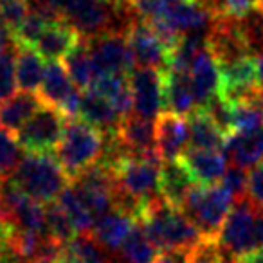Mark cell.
Returning <instances> with one entry per match:
<instances>
[{
  "label": "cell",
  "mask_w": 263,
  "mask_h": 263,
  "mask_svg": "<svg viewBox=\"0 0 263 263\" xmlns=\"http://www.w3.org/2000/svg\"><path fill=\"white\" fill-rule=\"evenodd\" d=\"M195 186H197V180L182 162V159L162 162L161 175H159V195L168 204L180 208L184 198Z\"/></svg>",
  "instance_id": "cell-19"
},
{
  "label": "cell",
  "mask_w": 263,
  "mask_h": 263,
  "mask_svg": "<svg viewBox=\"0 0 263 263\" xmlns=\"http://www.w3.org/2000/svg\"><path fill=\"white\" fill-rule=\"evenodd\" d=\"M220 184L233 193L234 200L245 197V190H247V170L238 168V166H231V168H227L226 175H223Z\"/></svg>",
  "instance_id": "cell-39"
},
{
  "label": "cell",
  "mask_w": 263,
  "mask_h": 263,
  "mask_svg": "<svg viewBox=\"0 0 263 263\" xmlns=\"http://www.w3.org/2000/svg\"><path fill=\"white\" fill-rule=\"evenodd\" d=\"M49 24H51V20H47L45 16L29 11V15L22 20V24L13 31L16 45L18 47H33Z\"/></svg>",
  "instance_id": "cell-35"
},
{
  "label": "cell",
  "mask_w": 263,
  "mask_h": 263,
  "mask_svg": "<svg viewBox=\"0 0 263 263\" xmlns=\"http://www.w3.org/2000/svg\"><path fill=\"white\" fill-rule=\"evenodd\" d=\"M9 180L26 197L40 204H51L58 200L60 195L67 190V182L70 179L54 155L27 154L18 162Z\"/></svg>",
  "instance_id": "cell-2"
},
{
  "label": "cell",
  "mask_w": 263,
  "mask_h": 263,
  "mask_svg": "<svg viewBox=\"0 0 263 263\" xmlns=\"http://www.w3.org/2000/svg\"><path fill=\"white\" fill-rule=\"evenodd\" d=\"M187 124H190V148H197V150H222L223 148L226 136L204 108H197L191 116H187Z\"/></svg>",
  "instance_id": "cell-24"
},
{
  "label": "cell",
  "mask_w": 263,
  "mask_h": 263,
  "mask_svg": "<svg viewBox=\"0 0 263 263\" xmlns=\"http://www.w3.org/2000/svg\"><path fill=\"white\" fill-rule=\"evenodd\" d=\"M208 49L218 65H227L251 56L247 44L240 33L236 16L213 18V24L208 31Z\"/></svg>",
  "instance_id": "cell-11"
},
{
  "label": "cell",
  "mask_w": 263,
  "mask_h": 263,
  "mask_svg": "<svg viewBox=\"0 0 263 263\" xmlns=\"http://www.w3.org/2000/svg\"><path fill=\"white\" fill-rule=\"evenodd\" d=\"M223 256L222 249L218 245V240H204L191 249L190 252V263H218Z\"/></svg>",
  "instance_id": "cell-38"
},
{
  "label": "cell",
  "mask_w": 263,
  "mask_h": 263,
  "mask_svg": "<svg viewBox=\"0 0 263 263\" xmlns=\"http://www.w3.org/2000/svg\"><path fill=\"white\" fill-rule=\"evenodd\" d=\"M101 2H105V4H108V6H116V4H121V2H132V0H101Z\"/></svg>",
  "instance_id": "cell-47"
},
{
  "label": "cell",
  "mask_w": 263,
  "mask_h": 263,
  "mask_svg": "<svg viewBox=\"0 0 263 263\" xmlns=\"http://www.w3.org/2000/svg\"><path fill=\"white\" fill-rule=\"evenodd\" d=\"M245 197L258 211L263 213V161L247 170V190Z\"/></svg>",
  "instance_id": "cell-37"
},
{
  "label": "cell",
  "mask_w": 263,
  "mask_h": 263,
  "mask_svg": "<svg viewBox=\"0 0 263 263\" xmlns=\"http://www.w3.org/2000/svg\"><path fill=\"white\" fill-rule=\"evenodd\" d=\"M218 263H240L236 258H233V256H227V254H223L222 258H220V261Z\"/></svg>",
  "instance_id": "cell-45"
},
{
  "label": "cell",
  "mask_w": 263,
  "mask_h": 263,
  "mask_svg": "<svg viewBox=\"0 0 263 263\" xmlns=\"http://www.w3.org/2000/svg\"><path fill=\"white\" fill-rule=\"evenodd\" d=\"M258 240H259V247H263V213L258 215Z\"/></svg>",
  "instance_id": "cell-44"
},
{
  "label": "cell",
  "mask_w": 263,
  "mask_h": 263,
  "mask_svg": "<svg viewBox=\"0 0 263 263\" xmlns=\"http://www.w3.org/2000/svg\"><path fill=\"white\" fill-rule=\"evenodd\" d=\"M116 263H117V261H116Z\"/></svg>",
  "instance_id": "cell-49"
},
{
  "label": "cell",
  "mask_w": 263,
  "mask_h": 263,
  "mask_svg": "<svg viewBox=\"0 0 263 263\" xmlns=\"http://www.w3.org/2000/svg\"><path fill=\"white\" fill-rule=\"evenodd\" d=\"M256 74H258L256 83H258L259 87H263V56H258V58H256Z\"/></svg>",
  "instance_id": "cell-43"
},
{
  "label": "cell",
  "mask_w": 263,
  "mask_h": 263,
  "mask_svg": "<svg viewBox=\"0 0 263 263\" xmlns=\"http://www.w3.org/2000/svg\"><path fill=\"white\" fill-rule=\"evenodd\" d=\"M259 4H261V2H259ZM261 6H263V4H261Z\"/></svg>",
  "instance_id": "cell-48"
},
{
  "label": "cell",
  "mask_w": 263,
  "mask_h": 263,
  "mask_svg": "<svg viewBox=\"0 0 263 263\" xmlns=\"http://www.w3.org/2000/svg\"><path fill=\"white\" fill-rule=\"evenodd\" d=\"M155 144L162 161H175L190 148V124L182 116L162 110L155 119Z\"/></svg>",
  "instance_id": "cell-13"
},
{
  "label": "cell",
  "mask_w": 263,
  "mask_h": 263,
  "mask_svg": "<svg viewBox=\"0 0 263 263\" xmlns=\"http://www.w3.org/2000/svg\"><path fill=\"white\" fill-rule=\"evenodd\" d=\"M105 148V136L103 132L85 123L83 119L69 117L65 124V132L56 146L58 162L70 180L76 179L87 168L98 164Z\"/></svg>",
  "instance_id": "cell-3"
},
{
  "label": "cell",
  "mask_w": 263,
  "mask_h": 263,
  "mask_svg": "<svg viewBox=\"0 0 263 263\" xmlns=\"http://www.w3.org/2000/svg\"><path fill=\"white\" fill-rule=\"evenodd\" d=\"M88 51L98 76L108 74H124L130 76L136 69V60L128 45L126 34L121 33H103L88 40Z\"/></svg>",
  "instance_id": "cell-8"
},
{
  "label": "cell",
  "mask_w": 263,
  "mask_h": 263,
  "mask_svg": "<svg viewBox=\"0 0 263 263\" xmlns=\"http://www.w3.org/2000/svg\"><path fill=\"white\" fill-rule=\"evenodd\" d=\"M137 223L136 218L124 215L121 211H108L106 215L99 216L94 222V227H92V236L114 254V252L121 251L124 240L128 238V234L132 233L134 226Z\"/></svg>",
  "instance_id": "cell-22"
},
{
  "label": "cell",
  "mask_w": 263,
  "mask_h": 263,
  "mask_svg": "<svg viewBox=\"0 0 263 263\" xmlns=\"http://www.w3.org/2000/svg\"><path fill=\"white\" fill-rule=\"evenodd\" d=\"M44 99L36 92H16L0 105V128L16 136L20 128L44 106Z\"/></svg>",
  "instance_id": "cell-20"
},
{
  "label": "cell",
  "mask_w": 263,
  "mask_h": 263,
  "mask_svg": "<svg viewBox=\"0 0 263 263\" xmlns=\"http://www.w3.org/2000/svg\"><path fill=\"white\" fill-rule=\"evenodd\" d=\"M222 152L231 166L251 170L254 164L263 161V126L258 130L236 132L229 136L223 143Z\"/></svg>",
  "instance_id": "cell-17"
},
{
  "label": "cell",
  "mask_w": 263,
  "mask_h": 263,
  "mask_svg": "<svg viewBox=\"0 0 263 263\" xmlns=\"http://www.w3.org/2000/svg\"><path fill=\"white\" fill-rule=\"evenodd\" d=\"M16 83L22 90L34 92L40 88L44 80L45 65L44 58L33 47H18L16 51Z\"/></svg>",
  "instance_id": "cell-27"
},
{
  "label": "cell",
  "mask_w": 263,
  "mask_h": 263,
  "mask_svg": "<svg viewBox=\"0 0 263 263\" xmlns=\"http://www.w3.org/2000/svg\"><path fill=\"white\" fill-rule=\"evenodd\" d=\"M234 205V197L222 184H197L184 198L182 213L193 222L204 240H218L226 218Z\"/></svg>",
  "instance_id": "cell-4"
},
{
  "label": "cell",
  "mask_w": 263,
  "mask_h": 263,
  "mask_svg": "<svg viewBox=\"0 0 263 263\" xmlns=\"http://www.w3.org/2000/svg\"><path fill=\"white\" fill-rule=\"evenodd\" d=\"M18 51V49H16ZM16 51L0 54V105L8 101L13 94H16Z\"/></svg>",
  "instance_id": "cell-36"
},
{
  "label": "cell",
  "mask_w": 263,
  "mask_h": 263,
  "mask_svg": "<svg viewBox=\"0 0 263 263\" xmlns=\"http://www.w3.org/2000/svg\"><path fill=\"white\" fill-rule=\"evenodd\" d=\"M162 162L164 161L159 155V152L144 155V157L130 155L123 159L114 168L117 186L137 197L139 200L148 202L159 195V175H161Z\"/></svg>",
  "instance_id": "cell-7"
},
{
  "label": "cell",
  "mask_w": 263,
  "mask_h": 263,
  "mask_svg": "<svg viewBox=\"0 0 263 263\" xmlns=\"http://www.w3.org/2000/svg\"><path fill=\"white\" fill-rule=\"evenodd\" d=\"M162 81H164V110L184 117L191 116L198 108L190 74L162 70Z\"/></svg>",
  "instance_id": "cell-21"
},
{
  "label": "cell",
  "mask_w": 263,
  "mask_h": 263,
  "mask_svg": "<svg viewBox=\"0 0 263 263\" xmlns=\"http://www.w3.org/2000/svg\"><path fill=\"white\" fill-rule=\"evenodd\" d=\"M261 211L251 204L247 197L234 200L218 236V245L223 254L241 258L259 249L258 240V215Z\"/></svg>",
  "instance_id": "cell-5"
},
{
  "label": "cell",
  "mask_w": 263,
  "mask_h": 263,
  "mask_svg": "<svg viewBox=\"0 0 263 263\" xmlns=\"http://www.w3.org/2000/svg\"><path fill=\"white\" fill-rule=\"evenodd\" d=\"M45 223H47V234L52 240L60 241L62 245H69L70 240L76 236L72 222L69 220L67 213L62 209L58 202L45 204Z\"/></svg>",
  "instance_id": "cell-32"
},
{
  "label": "cell",
  "mask_w": 263,
  "mask_h": 263,
  "mask_svg": "<svg viewBox=\"0 0 263 263\" xmlns=\"http://www.w3.org/2000/svg\"><path fill=\"white\" fill-rule=\"evenodd\" d=\"M58 204L62 205V209L67 213L69 220L72 222V227L76 231V234H88L92 233L94 227V215L88 211V208L83 204V200L80 198V195L74 191L72 186H67V190L58 197Z\"/></svg>",
  "instance_id": "cell-29"
},
{
  "label": "cell",
  "mask_w": 263,
  "mask_h": 263,
  "mask_svg": "<svg viewBox=\"0 0 263 263\" xmlns=\"http://www.w3.org/2000/svg\"><path fill=\"white\" fill-rule=\"evenodd\" d=\"M67 252L81 263H116L112 252L106 251L90 233L76 234L67 245Z\"/></svg>",
  "instance_id": "cell-31"
},
{
  "label": "cell",
  "mask_w": 263,
  "mask_h": 263,
  "mask_svg": "<svg viewBox=\"0 0 263 263\" xmlns=\"http://www.w3.org/2000/svg\"><path fill=\"white\" fill-rule=\"evenodd\" d=\"M128 45L136 60V67H148V69L166 70L168 67L170 51L161 42L154 27L146 20L139 18L130 27L126 34Z\"/></svg>",
  "instance_id": "cell-12"
},
{
  "label": "cell",
  "mask_w": 263,
  "mask_h": 263,
  "mask_svg": "<svg viewBox=\"0 0 263 263\" xmlns=\"http://www.w3.org/2000/svg\"><path fill=\"white\" fill-rule=\"evenodd\" d=\"M218 67H220V76H222L220 87L222 85H227V87L254 85L256 78H258V74H256V58H252V56Z\"/></svg>",
  "instance_id": "cell-33"
},
{
  "label": "cell",
  "mask_w": 263,
  "mask_h": 263,
  "mask_svg": "<svg viewBox=\"0 0 263 263\" xmlns=\"http://www.w3.org/2000/svg\"><path fill=\"white\" fill-rule=\"evenodd\" d=\"M40 98L47 105L60 108L67 117H76L80 112V88L72 83L65 65L60 62H49L45 65L44 80L40 85Z\"/></svg>",
  "instance_id": "cell-9"
},
{
  "label": "cell",
  "mask_w": 263,
  "mask_h": 263,
  "mask_svg": "<svg viewBox=\"0 0 263 263\" xmlns=\"http://www.w3.org/2000/svg\"><path fill=\"white\" fill-rule=\"evenodd\" d=\"M130 88L134 96V112L146 119H157L164 110L162 70L136 67L130 74Z\"/></svg>",
  "instance_id": "cell-10"
},
{
  "label": "cell",
  "mask_w": 263,
  "mask_h": 263,
  "mask_svg": "<svg viewBox=\"0 0 263 263\" xmlns=\"http://www.w3.org/2000/svg\"><path fill=\"white\" fill-rule=\"evenodd\" d=\"M90 88L108 99L121 116L134 112V96H132L130 88V76H124V74L98 76Z\"/></svg>",
  "instance_id": "cell-25"
},
{
  "label": "cell",
  "mask_w": 263,
  "mask_h": 263,
  "mask_svg": "<svg viewBox=\"0 0 263 263\" xmlns=\"http://www.w3.org/2000/svg\"><path fill=\"white\" fill-rule=\"evenodd\" d=\"M80 40L81 36L76 29H72L69 24L62 20H56L45 27L33 49L47 62H60L74 51Z\"/></svg>",
  "instance_id": "cell-15"
},
{
  "label": "cell",
  "mask_w": 263,
  "mask_h": 263,
  "mask_svg": "<svg viewBox=\"0 0 263 263\" xmlns=\"http://www.w3.org/2000/svg\"><path fill=\"white\" fill-rule=\"evenodd\" d=\"M236 22L251 56H263V6L256 0L254 8L243 16H238Z\"/></svg>",
  "instance_id": "cell-30"
},
{
  "label": "cell",
  "mask_w": 263,
  "mask_h": 263,
  "mask_svg": "<svg viewBox=\"0 0 263 263\" xmlns=\"http://www.w3.org/2000/svg\"><path fill=\"white\" fill-rule=\"evenodd\" d=\"M180 159L195 177L197 184H204V186L220 184L227 172V159L222 150L187 148Z\"/></svg>",
  "instance_id": "cell-18"
},
{
  "label": "cell",
  "mask_w": 263,
  "mask_h": 263,
  "mask_svg": "<svg viewBox=\"0 0 263 263\" xmlns=\"http://www.w3.org/2000/svg\"><path fill=\"white\" fill-rule=\"evenodd\" d=\"M78 116H80L85 123L92 124V126L98 128L103 134L116 132L117 124H119L121 117H123L108 99L103 98L101 94H98V92L92 90V88L83 90V94H81V103H80V112H78Z\"/></svg>",
  "instance_id": "cell-23"
},
{
  "label": "cell",
  "mask_w": 263,
  "mask_h": 263,
  "mask_svg": "<svg viewBox=\"0 0 263 263\" xmlns=\"http://www.w3.org/2000/svg\"><path fill=\"white\" fill-rule=\"evenodd\" d=\"M190 252L182 249H172V251H162L154 263H190Z\"/></svg>",
  "instance_id": "cell-41"
},
{
  "label": "cell",
  "mask_w": 263,
  "mask_h": 263,
  "mask_svg": "<svg viewBox=\"0 0 263 263\" xmlns=\"http://www.w3.org/2000/svg\"><path fill=\"white\" fill-rule=\"evenodd\" d=\"M157 256L159 249L146 234L143 223H136L121 247V258L124 263H154Z\"/></svg>",
  "instance_id": "cell-28"
},
{
  "label": "cell",
  "mask_w": 263,
  "mask_h": 263,
  "mask_svg": "<svg viewBox=\"0 0 263 263\" xmlns=\"http://www.w3.org/2000/svg\"><path fill=\"white\" fill-rule=\"evenodd\" d=\"M238 261L240 263H263V247L256 249V251L249 252V254L241 256V258H238Z\"/></svg>",
  "instance_id": "cell-42"
},
{
  "label": "cell",
  "mask_w": 263,
  "mask_h": 263,
  "mask_svg": "<svg viewBox=\"0 0 263 263\" xmlns=\"http://www.w3.org/2000/svg\"><path fill=\"white\" fill-rule=\"evenodd\" d=\"M8 233H9V229H6V227H0V243L8 238Z\"/></svg>",
  "instance_id": "cell-46"
},
{
  "label": "cell",
  "mask_w": 263,
  "mask_h": 263,
  "mask_svg": "<svg viewBox=\"0 0 263 263\" xmlns=\"http://www.w3.org/2000/svg\"><path fill=\"white\" fill-rule=\"evenodd\" d=\"M63 62H65V69L69 72L70 80L80 90H88L94 85L98 72H96V67L92 63L87 38H81L80 44L74 47V51Z\"/></svg>",
  "instance_id": "cell-26"
},
{
  "label": "cell",
  "mask_w": 263,
  "mask_h": 263,
  "mask_svg": "<svg viewBox=\"0 0 263 263\" xmlns=\"http://www.w3.org/2000/svg\"><path fill=\"white\" fill-rule=\"evenodd\" d=\"M191 85H193L195 98H197L198 108H204L211 99H215L220 92V67L208 47H204L195 58L190 70Z\"/></svg>",
  "instance_id": "cell-16"
},
{
  "label": "cell",
  "mask_w": 263,
  "mask_h": 263,
  "mask_svg": "<svg viewBox=\"0 0 263 263\" xmlns=\"http://www.w3.org/2000/svg\"><path fill=\"white\" fill-rule=\"evenodd\" d=\"M22 157V146L15 136L0 128V180H6L13 175Z\"/></svg>",
  "instance_id": "cell-34"
},
{
  "label": "cell",
  "mask_w": 263,
  "mask_h": 263,
  "mask_svg": "<svg viewBox=\"0 0 263 263\" xmlns=\"http://www.w3.org/2000/svg\"><path fill=\"white\" fill-rule=\"evenodd\" d=\"M116 136L119 137L123 146L132 155L144 157V155L157 152V144H155V121L137 116L136 112H130L121 117Z\"/></svg>",
  "instance_id": "cell-14"
},
{
  "label": "cell",
  "mask_w": 263,
  "mask_h": 263,
  "mask_svg": "<svg viewBox=\"0 0 263 263\" xmlns=\"http://www.w3.org/2000/svg\"><path fill=\"white\" fill-rule=\"evenodd\" d=\"M139 222L161 252L172 249L191 251L202 241L198 229L184 215L182 209L168 204L161 195L146 202Z\"/></svg>",
  "instance_id": "cell-1"
},
{
  "label": "cell",
  "mask_w": 263,
  "mask_h": 263,
  "mask_svg": "<svg viewBox=\"0 0 263 263\" xmlns=\"http://www.w3.org/2000/svg\"><path fill=\"white\" fill-rule=\"evenodd\" d=\"M173 0H132V6L143 20H155Z\"/></svg>",
  "instance_id": "cell-40"
},
{
  "label": "cell",
  "mask_w": 263,
  "mask_h": 263,
  "mask_svg": "<svg viewBox=\"0 0 263 263\" xmlns=\"http://www.w3.org/2000/svg\"><path fill=\"white\" fill-rule=\"evenodd\" d=\"M69 117L60 108L45 103L15 136L27 154H49L56 150L65 132Z\"/></svg>",
  "instance_id": "cell-6"
}]
</instances>
